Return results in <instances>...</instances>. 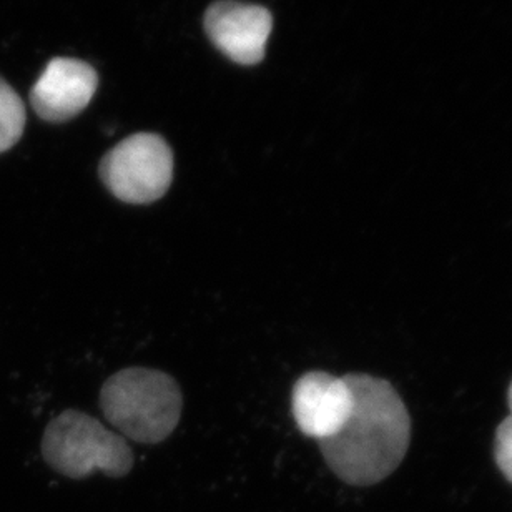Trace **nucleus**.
<instances>
[{
	"label": "nucleus",
	"mask_w": 512,
	"mask_h": 512,
	"mask_svg": "<svg viewBox=\"0 0 512 512\" xmlns=\"http://www.w3.org/2000/svg\"><path fill=\"white\" fill-rule=\"evenodd\" d=\"M353 406L343 428L320 441L331 471L353 486H371L403 463L411 441V418L398 391L375 376L346 375Z\"/></svg>",
	"instance_id": "1"
},
{
	"label": "nucleus",
	"mask_w": 512,
	"mask_h": 512,
	"mask_svg": "<svg viewBox=\"0 0 512 512\" xmlns=\"http://www.w3.org/2000/svg\"><path fill=\"white\" fill-rule=\"evenodd\" d=\"M105 418L125 438L140 444L162 443L182 416L177 381L163 371L127 368L110 376L100 391Z\"/></svg>",
	"instance_id": "2"
},
{
	"label": "nucleus",
	"mask_w": 512,
	"mask_h": 512,
	"mask_svg": "<svg viewBox=\"0 0 512 512\" xmlns=\"http://www.w3.org/2000/svg\"><path fill=\"white\" fill-rule=\"evenodd\" d=\"M40 449L50 468L72 479L87 478L95 471L120 478L133 466L132 449L122 436L75 409L47 424Z\"/></svg>",
	"instance_id": "3"
},
{
	"label": "nucleus",
	"mask_w": 512,
	"mask_h": 512,
	"mask_svg": "<svg viewBox=\"0 0 512 512\" xmlns=\"http://www.w3.org/2000/svg\"><path fill=\"white\" fill-rule=\"evenodd\" d=\"M99 173L105 187L122 202H157L172 185V148L160 135L135 133L105 153Z\"/></svg>",
	"instance_id": "4"
},
{
	"label": "nucleus",
	"mask_w": 512,
	"mask_h": 512,
	"mask_svg": "<svg viewBox=\"0 0 512 512\" xmlns=\"http://www.w3.org/2000/svg\"><path fill=\"white\" fill-rule=\"evenodd\" d=\"M271 29V12L261 5L218 0L205 14L208 37L237 64L255 65L263 60Z\"/></svg>",
	"instance_id": "5"
},
{
	"label": "nucleus",
	"mask_w": 512,
	"mask_h": 512,
	"mask_svg": "<svg viewBox=\"0 0 512 512\" xmlns=\"http://www.w3.org/2000/svg\"><path fill=\"white\" fill-rule=\"evenodd\" d=\"M353 406V393L345 376L310 371L296 381L291 393V411L301 433L325 441L335 436Z\"/></svg>",
	"instance_id": "6"
},
{
	"label": "nucleus",
	"mask_w": 512,
	"mask_h": 512,
	"mask_svg": "<svg viewBox=\"0 0 512 512\" xmlns=\"http://www.w3.org/2000/svg\"><path fill=\"white\" fill-rule=\"evenodd\" d=\"M99 77L94 67L82 60H50L30 94V102L40 119L67 122L79 115L94 99Z\"/></svg>",
	"instance_id": "7"
},
{
	"label": "nucleus",
	"mask_w": 512,
	"mask_h": 512,
	"mask_svg": "<svg viewBox=\"0 0 512 512\" xmlns=\"http://www.w3.org/2000/svg\"><path fill=\"white\" fill-rule=\"evenodd\" d=\"M25 128V105L15 90L0 79V153L19 142Z\"/></svg>",
	"instance_id": "8"
},
{
	"label": "nucleus",
	"mask_w": 512,
	"mask_h": 512,
	"mask_svg": "<svg viewBox=\"0 0 512 512\" xmlns=\"http://www.w3.org/2000/svg\"><path fill=\"white\" fill-rule=\"evenodd\" d=\"M496 463H498L501 473L506 476L509 483H512V419L506 418L499 424L498 433H496Z\"/></svg>",
	"instance_id": "9"
},
{
	"label": "nucleus",
	"mask_w": 512,
	"mask_h": 512,
	"mask_svg": "<svg viewBox=\"0 0 512 512\" xmlns=\"http://www.w3.org/2000/svg\"><path fill=\"white\" fill-rule=\"evenodd\" d=\"M508 403H509V411H511V414H509V418L512 419V383H511V388H509Z\"/></svg>",
	"instance_id": "10"
}]
</instances>
